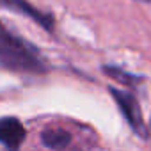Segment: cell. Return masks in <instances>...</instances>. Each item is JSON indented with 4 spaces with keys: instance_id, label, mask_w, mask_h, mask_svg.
Masks as SVG:
<instances>
[{
    "instance_id": "6da1fadb",
    "label": "cell",
    "mask_w": 151,
    "mask_h": 151,
    "mask_svg": "<svg viewBox=\"0 0 151 151\" xmlns=\"http://www.w3.org/2000/svg\"><path fill=\"white\" fill-rule=\"evenodd\" d=\"M0 68L13 73L27 75H46L52 66L41 50L13 32L0 20Z\"/></svg>"
},
{
    "instance_id": "277c9868",
    "label": "cell",
    "mask_w": 151,
    "mask_h": 151,
    "mask_svg": "<svg viewBox=\"0 0 151 151\" xmlns=\"http://www.w3.org/2000/svg\"><path fill=\"white\" fill-rule=\"evenodd\" d=\"M25 126L14 116L0 117V144L6 147V151H20L25 140Z\"/></svg>"
},
{
    "instance_id": "52a82bcc",
    "label": "cell",
    "mask_w": 151,
    "mask_h": 151,
    "mask_svg": "<svg viewBox=\"0 0 151 151\" xmlns=\"http://www.w3.org/2000/svg\"><path fill=\"white\" fill-rule=\"evenodd\" d=\"M135 2H142V4H151V0H135Z\"/></svg>"
},
{
    "instance_id": "5b68a950",
    "label": "cell",
    "mask_w": 151,
    "mask_h": 151,
    "mask_svg": "<svg viewBox=\"0 0 151 151\" xmlns=\"http://www.w3.org/2000/svg\"><path fill=\"white\" fill-rule=\"evenodd\" d=\"M71 142V135L69 132H66L64 128H57V126H48L41 132V144L46 146L48 149H55L60 151L64 147H68Z\"/></svg>"
},
{
    "instance_id": "7a4b0ae2",
    "label": "cell",
    "mask_w": 151,
    "mask_h": 151,
    "mask_svg": "<svg viewBox=\"0 0 151 151\" xmlns=\"http://www.w3.org/2000/svg\"><path fill=\"white\" fill-rule=\"evenodd\" d=\"M109 93L114 98L117 109L121 110L124 121L133 130V133L142 137V139L147 137V128H146V123H144V117H142V110H140V105H139L137 98L130 91H121V89H116L112 86L109 87Z\"/></svg>"
},
{
    "instance_id": "8992f818",
    "label": "cell",
    "mask_w": 151,
    "mask_h": 151,
    "mask_svg": "<svg viewBox=\"0 0 151 151\" xmlns=\"http://www.w3.org/2000/svg\"><path fill=\"white\" fill-rule=\"evenodd\" d=\"M101 71L107 75L109 78H112V80H116V82H119V84H123V86H126V87H130V89H135V87H139V84H142V77H139V75H133V73H130V71H126V69H123V68H119V66H103L101 68Z\"/></svg>"
},
{
    "instance_id": "3957f363",
    "label": "cell",
    "mask_w": 151,
    "mask_h": 151,
    "mask_svg": "<svg viewBox=\"0 0 151 151\" xmlns=\"http://www.w3.org/2000/svg\"><path fill=\"white\" fill-rule=\"evenodd\" d=\"M0 9H6V11H11L14 14L25 16L30 22H34L37 27L46 30L48 34H55V16L48 11L36 7L29 0H0Z\"/></svg>"
}]
</instances>
